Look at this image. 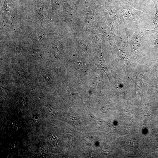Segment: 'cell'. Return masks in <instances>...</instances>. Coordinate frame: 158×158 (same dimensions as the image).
I'll return each instance as SVG.
<instances>
[{
	"label": "cell",
	"mask_w": 158,
	"mask_h": 158,
	"mask_svg": "<svg viewBox=\"0 0 158 158\" xmlns=\"http://www.w3.org/2000/svg\"><path fill=\"white\" fill-rule=\"evenodd\" d=\"M21 102L22 103V104L24 105V106H25V105L26 104V101L25 99L23 98H21Z\"/></svg>",
	"instance_id": "ac0fdd59"
},
{
	"label": "cell",
	"mask_w": 158,
	"mask_h": 158,
	"mask_svg": "<svg viewBox=\"0 0 158 158\" xmlns=\"http://www.w3.org/2000/svg\"><path fill=\"white\" fill-rule=\"evenodd\" d=\"M149 34L151 42L154 47L158 49V31H154L150 30Z\"/></svg>",
	"instance_id": "ba28073f"
},
{
	"label": "cell",
	"mask_w": 158,
	"mask_h": 158,
	"mask_svg": "<svg viewBox=\"0 0 158 158\" xmlns=\"http://www.w3.org/2000/svg\"><path fill=\"white\" fill-rule=\"evenodd\" d=\"M155 8V13L154 17L153 23L154 28L153 30L154 31H158V0H152Z\"/></svg>",
	"instance_id": "9c48e42d"
},
{
	"label": "cell",
	"mask_w": 158,
	"mask_h": 158,
	"mask_svg": "<svg viewBox=\"0 0 158 158\" xmlns=\"http://www.w3.org/2000/svg\"><path fill=\"white\" fill-rule=\"evenodd\" d=\"M13 3L12 0H5L1 11L4 21L10 27L11 25L10 21V13Z\"/></svg>",
	"instance_id": "52a82bcc"
},
{
	"label": "cell",
	"mask_w": 158,
	"mask_h": 158,
	"mask_svg": "<svg viewBox=\"0 0 158 158\" xmlns=\"http://www.w3.org/2000/svg\"><path fill=\"white\" fill-rule=\"evenodd\" d=\"M146 16L143 12L137 10L130 6L121 4L119 14L121 23L137 22Z\"/></svg>",
	"instance_id": "7a4b0ae2"
},
{
	"label": "cell",
	"mask_w": 158,
	"mask_h": 158,
	"mask_svg": "<svg viewBox=\"0 0 158 158\" xmlns=\"http://www.w3.org/2000/svg\"><path fill=\"white\" fill-rule=\"evenodd\" d=\"M85 6L81 11L85 18L86 25L92 27L95 23L94 13L95 9L98 8L92 0H84Z\"/></svg>",
	"instance_id": "3957f363"
},
{
	"label": "cell",
	"mask_w": 158,
	"mask_h": 158,
	"mask_svg": "<svg viewBox=\"0 0 158 158\" xmlns=\"http://www.w3.org/2000/svg\"><path fill=\"white\" fill-rule=\"evenodd\" d=\"M98 28L100 35L102 39L108 42L112 46L113 40L115 36L114 33L109 29L102 18L98 21Z\"/></svg>",
	"instance_id": "277c9868"
},
{
	"label": "cell",
	"mask_w": 158,
	"mask_h": 158,
	"mask_svg": "<svg viewBox=\"0 0 158 158\" xmlns=\"http://www.w3.org/2000/svg\"><path fill=\"white\" fill-rule=\"evenodd\" d=\"M93 141V137L91 136H89L86 140V143L89 145H91Z\"/></svg>",
	"instance_id": "9a60e30c"
},
{
	"label": "cell",
	"mask_w": 158,
	"mask_h": 158,
	"mask_svg": "<svg viewBox=\"0 0 158 158\" xmlns=\"http://www.w3.org/2000/svg\"><path fill=\"white\" fill-rule=\"evenodd\" d=\"M48 111L50 115L52 117H54L55 116V114L53 110L50 108L47 107Z\"/></svg>",
	"instance_id": "2e32d148"
},
{
	"label": "cell",
	"mask_w": 158,
	"mask_h": 158,
	"mask_svg": "<svg viewBox=\"0 0 158 158\" xmlns=\"http://www.w3.org/2000/svg\"><path fill=\"white\" fill-rule=\"evenodd\" d=\"M47 152L46 150L44 148H42L40 150V155L41 157H44L47 154Z\"/></svg>",
	"instance_id": "5bb4252c"
},
{
	"label": "cell",
	"mask_w": 158,
	"mask_h": 158,
	"mask_svg": "<svg viewBox=\"0 0 158 158\" xmlns=\"http://www.w3.org/2000/svg\"><path fill=\"white\" fill-rule=\"evenodd\" d=\"M18 146V141L15 140H13L10 144V148L11 149H16L17 148Z\"/></svg>",
	"instance_id": "7c38bea8"
},
{
	"label": "cell",
	"mask_w": 158,
	"mask_h": 158,
	"mask_svg": "<svg viewBox=\"0 0 158 158\" xmlns=\"http://www.w3.org/2000/svg\"><path fill=\"white\" fill-rule=\"evenodd\" d=\"M63 16L65 21L70 24L74 18V12L73 8L70 6L67 0H61Z\"/></svg>",
	"instance_id": "8992f818"
},
{
	"label": "cell",
	"mask_w": 158,
	"mask_h": 158,
	"mask_svg": "<svg viewBox=\"0 0 158 158\" xmlns=\"http://www.w3.org/2000/svg\"><path fill=\"white\" fill-rule=\"evenodd\" d=\"M150 30H142L131 37L128 42L132 52L135 53L138 50L143 38L148 34Z\"/></svg>",
	"instance_id": "5b68a950"
},
{
	"label": "cell",
	"mask_w": 158,
	"mask_h": 158,
	"mask_svg": "<svg viewBox=\"0 0 158 158\" xmlns=\"http://www.w3.org/2000/svg\"><path fill=\"white\" fill-rule=\"evenodd\" d=\"M50 141L54 145L56 146L59 143L58 138L56 135L53 134L51 137Z\"/></svg>",
	"instance_id": "8fae6325"
},
{
	"label": "cell",
	"mask_w": 158,
	"mask_h": 158,
	"mask_svg": "<svg viewBox=\"0 0 158 158\" xmlns=\"http://www.w3.org/2000/svg\"><path fill=\"white\" fill-rule=\"evenodd\" d=\"M101 5V7H104L108 5L109 0H96Z\"/></svg>",
	"instance_id": "4fadbf2b"
},
{
	"label": "cell",
	"mask_w": 158,
	"mask_h": 158,
	"mask_svg": "<svg viewBox=\"0 0 158 158\" xmlns=\"http://www.w3.org/2000/svg\"><path fill=\"white\" fill-rule=\"evenodd\" d=\"M142 75L141 74H139L137 76L135 80V86L138 90H140L142 86Z\"/></svg>",
	"instance_id": "30bf717a"
},
{
	"label": "cell",
	"mask_w": 158,
	"mask_h": 158,
	"mask_svg": "<svg viewBox=\"0 0 158 158\" xmlns=\"http://www.w3.org/2000/svg\"><path fill=\"white\" fill-rule=\"evenodd\" d=\"M121 4V2L114 6L108 5L100 8L113 32L116 30L118 32L119 25L121 23L119 14Z\"/></svg>",
	"instance_id": "6da1fadb"
},
{
	"label": "cell",
	"mask_w": 158,
	"mask_h": 158,
	"mask_svg": "<svg viewBox=\"0 0 158 158\" xmlns=\"http://www.w3.org/2000/svg\"><path fill=\"white\" fill-rule=\"evenodd\" d=\"M127 2L130 5H132L133 4L135 1L136 0H121Z\"/></svg>",
	"instance_id": "e0dca14e"
}]
</instances>
